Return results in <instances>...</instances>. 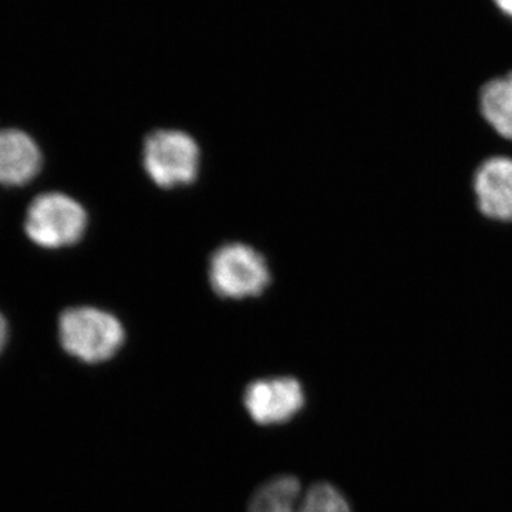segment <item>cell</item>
<instances>
[{
    "instance_id": "cell-1",
    "label": "cell",
    "mask_w": 512,
    "mask_h": 512,
    "mask_svg": "<svg viewBox=\"0 0 512 512\" xmlns=\"http://www.w3.org/2000/svg\"><path fill=\"white\" fill-rule=\"evenodd\" d=\"M60 345L69 355L96 365L113 359L126 342V330L113 313L74 306L59 318Z\"/></svg>"
},
{
    "instance_id": "cell-12",
    "label": "cell",
    "mask_w": 512,
    "mask_h": 512,
    "mask_svg": "<svg viewBox=\"0 0 512 512\" xmlns=\"http://www.w3.org/2000/svg\"><path fill=\"white\" fill-rule=\"evenodd\" d=\"M495 6L512 19V0H493Z\"/></svg>"
},
{
    "instance_id": "cell-2",
    "label": "cell",
    "mask_w": 512,
    "mask_h": 512,
    "mask_svg": "<svg viewBox=\"0 0 512 512\" xmlns=\"http://www.w3.org/2000/svg\"><path fill=\"white\" fill-rule=\"evenodd\" d=\"M89 214L79 201L63 192H45L30 202L25 232L37 247L62 249L82 241Z\"/></svg>"
},
{
    "instance_id": "cell-10",
    "label": "cell",
    "mask_w": 512,
    "mask_h": 512,
    "mask_svg": "<svg viewBox=\"0 0 512 512\" xmlns=\"http://www.w3.org/2000/svg\"><path fill=\"white\" fill-rule=\"evenodd\" d=\"M296 512H352V508L335 485L318 481L303 490Z\"/></svg>"
},
{
    "instance_id": "cell-4",
    "label": "cell",
    "mask_w": 512,
    "mask_h": 512,
    "mask_svg": "<svg viewBox=\"0 0 512 512\" xmlns=\"http://www.w3.org/2000/svg\"><path fill=\"white\" fill-rule=\"evenodd\" d=\"M201 151L197 141L181 130H156L143 146L144 170L163 190L190 185L200 173Z\"/></svg>"
},
{
    "instance_id": "cell-11",
    "label": "cell",
    "mask_w": 512,
    "mask_h": 512,
    "mask_svg": "<svg viewBox=\"0 0 512 512\" xmlns=\"http://www.w3.org/2000/svg\"><path fill=\"white\" fill-rule=\"evenodd\" d=\"M8 322L3 318L2 313H0V353H2L3 348H5L6 342H8Z\"/></svg>"
},
{
    "instance_id": "cell-9",
    "label": "cell",
    "mask_w": 512,
    "mask_h": 512,
    "mask_svg": "<svg viewBox=\"0 0 512 512\" xmlns=\"http://www.w3.org/2000/svg\"><path fill=\"white\" fill-rule=\"evenodd\" d=\"M303 493L298 477L275 476L256 488L248 512H296Z\"/></svg>"
},
{
    "instance_id": "cell-3",
    "label": "cell",
    "mask_w": 512,
    "mask_h": 512,
    "mask_svg": "<svg viewBox=\"0 0 512 512\" xmlns=\"http://www.w3.org/2000/svg\"><path fill=\"white\" fill-rule=\"evenodd\" d=\"M211 288L220 298H256L271 285V269L261 252L244 242H229L212 254L208 269Z\"/></svg>"
},
{
    "instance_id": "cell-6",
    "label": "cell",
    "mask_w": 512,
    "mask_h": 512,
    "mask_svg": "<svg viewBox=\"0 0 512 512\" xmlns=\"http://www.w3.org/2000/svg\"><path fill=\"white\" fill-rule=\"evenodd\" d=\"M473 183L481 214L491 220L511 222L512 158H488L478 167Z\"/></svg>"
},
{
    "instance_id": "cell-7",
    "label": "cell",
    "mask_w": 512,
    "mask_h": 512,
    "mask_svg": "<svg viewBox=\"0 0 512 512\" xmlns=\"http://www.w3.org/2000/svg\"><path fill=\"white\" fill-rule=\"evenodd\" d=\"M42 167V150L33 137L19 128L0 130V184L23 187L35 180Z\"/></svg>"
},
{
    "instance_id": "cell-5",
    "label": "cell",
    "mask_w": 512,
    "mask_h": 512,
    "mask_svg": "<svg viewBox=\"0 0 512 512\" xmlns=\"http://www.w3.org/2000/svg\"><path fill=\"white\" fill-rule=\"evenodd\" d=\"M245 410L261 426H275L291 421L305 407L301 382L292 376L266 377L245 387Z\"/></svg>"
},
{
    "instance_id": "cell-8",
    "label": "cell",
    "mask_w": 512,
    "mask_h": 512,
    "mask_svg": "<svg viewBox=\"0 0 512 512\" xmlns=\"http://www.w3.org/2000/svg\"><path fill=\"white\" fill-rule=\"evenodd\" d=\"M480 110L501 137L512 140V72L484 84Z\"/></svg>"
}]
</instances>
